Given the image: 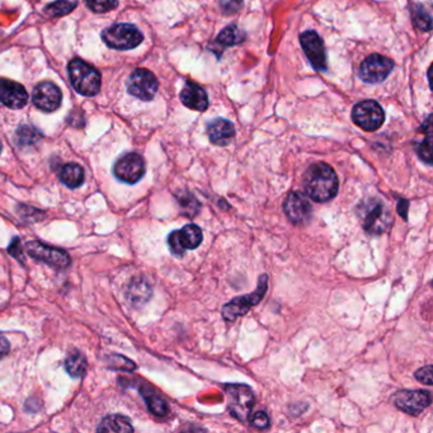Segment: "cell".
Instances as JSON below:
<instances>
[{"label":"cell","instance_id":"obj_1","mask_svg":"<svg viewBox=\"0 0 433 433\" xmlns=\"http://www.w3.org/2000/svg\"><path fill=\"white\" fill-rule=\"evenodd\" d=\"M304 187L306 195L316 202H328L337 196L340 180L333 168L325 163H316L304 175Z\"/></svg>","mask_w":433,"mask_h":433},{"label":"cell","instance_id":"obj_2","mask_svg":"<svg viewBox=\"0 0 433 433\" xmlns=\"http://www.w3.org/2000/svg\"><path fill=\"white\" fill-rule=\"evenodd\" d=\"M359 223L366 233L371 236H381L389 231L394 223V217L384 201L379 198H370L362 201L356 209Z\"/></svg>","mask_w":433,"mask_h":433},{"label":"cell","instance_id":"obj_3","mask_svg":"<svg viewBox=\"0 0 433 433\" xmlns=\"http://www.w3.org/2000/svg\"><path fill=\"white\" fill-rule=\"evenodd\" d=\"M68 70L70 81L78 93L87 97L98 93L100 89V74L97 69L83 62L81 59H74L69 62Z\"/></svg>","mask_w":433,"mask_h":433},{"label":"cell","instance_id":"obj_4","mask_svg":"<svg viewBox=\"0 0 433 433\" xmlns=\"http://www.w3.org/2000/svg\"><path fill=\"white\" fill-rule=\"evenodd\" d=\"M268 290V276L262 275L258 279V287L252 294L233 299L224 305L223 316L226 322H234L239 316H246L252 308L257 306Z\"/></svg>","mask_w":433,"mask_h":433},{"label":"cell","instance_id":"obj_5","mask_svg":"<svg viewBox=\"0 0 433 433\" xmlns=\"http://www.w3.org/2000/svg\"><path fill=\"white\" fill-rule=\"evenodd\" d=\"M228 396V409L230 415L241 422L249 421L255 403L253 390L244 384H229L225 386Z\"/></svg>","mask_w":433,"mask_h":433},{"label":"cell","instance_id":"obj_6","mask_svg":"<svg viewBox=\"0 0 433 433\" xmlns=\"http://www.w3.org/2000/svg\"><path fill=\"white\" fill-rule=\"evenodd\" d=\"M102 38L111 49L132 50L143 42L144 36L137 25L120 23L107 28Z\"/></svg>","mask_w":433,"mask_h":433},{"label":"cell","instance_id":"obj_7","mask_svg":"<svg viewBox=\"0 0 433 433\" xmlns=\"http://www.w3.org/2000/svg\"><path fill=\"white\" fill-rule=\"evenodd\" d=\"M352 120L362 130L372 132L379 130L384 124V110L376 100H364L353 107Z\"/></svg>","mask_w":433,"mask_h":433},{"label":"cell","instance_id":"obj_8","mask_svg":"<svg viewBox=\"0 0 433 433\" xmlns=\"http://www.w3.org/2000/svg\"><path fill=\"white\" fill-rule=\"evenodd\" d=\"M396 408L410 415H418L432 403V396L426 390H400L391 398Z\"/></svg>","mask_w":433,"mask_h":433},{"label":"cell","instance_id":"obj_9","mask_svg":"<svg viewBox=\"0 0 433 433\" xmlns=\"http://www.w3.org/2000/svg\"><path fill=\"white\" fill-rule=\"evenodd\" d=\"M204 239L202 230L196 224H188L180 230H175L168 236V244L175 255H182L186 250H192L201 246Z\"/></svg>","mask_w":433,"mask_h":433},{"label":"cell","instance_id":"obj_10","mask_svg":"<svg viewBox=\"0 0 433 433\" xmlns=\"http://www.w3.org/2000/svg\"><path fill=\"white\" fill-rule=\"evenodd\" d=\"M394 68V62L386 56L372 54L366 57L359 68V76L362 81L371 84H378L389 76Z\"/></svg>","mask_w":433,"mask_h":433},{"label":"cell","instance_id":"obj_11","mask_svg":"<svg viewBox=\"0 0 433 433\" xmlns=\"http://www.w3.org/2000/svg\"><path fill=\"white\" fill-rule=\"evenodd\" d=\"M113 174L118 180L134 185L145 174V161L137 153L122 155L113 167Z\"/></svg>","mask_w":433,"mask_h":433},{"label":"cell","instance_id":"obj_12","mask_svg":"<svg viewBox=\"0 0 433 433\" xmlns=\"http://www.w3.org/2000/svg\"><path fill=\"white\" fill-rule=\"evenodd\" d=\"M129 93L142 100H151L158 91L155 75L146 69H137L129 79Z\"/></svg>","mask_w":433,"mask_h":433},{"label":"cell","instance_id":"obj_13","mask_svg":"<svg viewBox=\"0 0 433 433\" xmlns=\"http://www.w3.org/2000/svg\"><path fill=\"white\" fill-rule=\"evenodd\" d=\"M286 216L289 217L291 223L295 225H304L309 223L313 215V206L308 197L299 191L289 193L286 198L285 204Z\"/></svg>","mask_w":433,"mask_h":433},{"label":"cell","instance_id":"obj_14","mask_svg":"<svg viewBox=\"0 0 433 433\" xmlns=\"http://www.w3.org/2000/svg\"><path fill=\"white\" fill-rule=\"evenodd\" d=\"M25 249H27V252H28L31 257L41 260V262H44V263L50 265V266L64 268V267H68L70 265V257L62 249L49 247L46 244L40 243V241H30V243H27Z\"/></svg>","mask_w":433,"mask_h":433},{"label":"cell","instance_id":"obj_15","mask_svg":"<svg viewBox=\"0 0 433 433\" xmlns=\"http://www.w3.org/2000/svg\"><path fill=\"white\" fill-rule=\"evenodd\" d=\"M300 44L314 69L318 71H325L327 55L322 38L319 37V35L314 31L304 32L300 36Z\"/></svg>","mask_w":433,"mask_h":433},{"label":"cell","instance_id":"obj_16","mask_svg":"<svg viewBox=\"0 0 433 433\" xmlns=\"http://www.w3.org/2000/svg\"><path fill=\"white\" fill-rule=\"evenodd\" d=\"M62 94L60 88L51 81H42L35 88L32 100L38 110L54 112L62 105Z\"/></svg>","mask_w":433,"mask_h":433},{"label":"cell","instance_id":"obj_17","mask_svg":"<svg viewBox=\"0 0 433 433\" xmlns=\"http://www.w3.org/2000/svg\"><path fill=\"white\" fill-rule=\"evenodd\" d=\"M27 100L28 93L22 84L6 78L0 79V102L3 105L12 110H19L27 105Z\"/></svg>","mask_w":433,"mask_h":433},{"label":"cell","instance_id":"obj_18","mask_svg":"<svg viewBox=\"0 0 433 433\" xmlns=\"http://www.w3.org/2000/svg\"><path fill=\"white\" fill-rule=\"evenodd\" d=\"M182 103L193 111L204 112L209 107V98L204 91L192 81H188L180 92Z\"/></svg>","mask_w":433,"mask_h":433},{"label":"cell","instance_id":"obj_19","mask_svg":"<svg viewBox=\"0 0 433 433\" xmlns=\"http://www.w3.org/2000/svg\"><path fill=\"white\" fill-rule=\"evenodd\" d=\"M207 134L211 143L225 146L236 137V127L228 120L216 118L209 124Z\"/></svg>","mask_w":433,"mask_h":433},{"label":"cell","instance_id":"obj_20","mask_svg":"<svg viewBox=\"0 0 433 433\" xmlns=\"http://www.w3.org/2000/svg\"><path fill=\"white\" fill-rule=\"evenodd\" d=\"M98 432H132L134 427L131 426L129 418L124 415H108L105 417L102 423L99 425Z\"/></svg>","mask_w":433,"mask_h":433},{"label":"cell","instance_id":"obj_21","mask_svg":"<svg viewBox=\"0 0 433 433\" xmlns=\"http://www.w3.org/2000/svg\"><path fill=\"white\" fill-rule=\"evenodd\" d=\"M60 180L69 188H78L84 182V171H83V168L79 164L69 163V164L62 168Z\"/></svg>","mask_w":433,"mask_h":433},{"label":"cell","instance_id":"obj_22","mask_svg":"<svg viewBox=\"0 0 433 433\" xmlns=\"http://www.w3.org/2000/svg\"><path fill=\"white\" fill-rule=\"evenodd\" d=\"M65 370L73 378H79L81 375H84V372L87 370L86 356L79 351L70 353L68 359H65Z\"/></svg>","mask_w":433,"mask_h":433},{"label":"cell","instance_id":"obj_23","mask_svg":"<svg viewBox=\"0 0 433 433\" xmlns=\"http://www.w3.org/2000/svg\"><path fill=\"white\" fill-rule=\"evenodd\" d=\"M244 40H246L244 32L241 31L236 25H229L220 32L216 41L224 46H234V45L241 44Z\"/></svg>","mask_w":433,"mask_h":433},{"label":"cell","instance_id":"obj_24","mask_svg":"<svg viewBox=\"0 0 433 433\" xmlns=\"http://www.w3.org/2000/svg\"><path fill=\"white\" fill-rule=\"evenodd\" d=\"M178 204H180V209L182 212L186 215V216L193 217L197 215L198 210H200V202L197 201V198L193 196L192 193H180L178 196Z\"/></svg>","mask_w":433,"mask_h":433},{"label":"cell","instance_id":"obj_25","mask_svg":"<svg viewBox=\"0 0 433 433\" xmlns=\"http://www.w3.org/2000/svg\"><path fill=\"white\" fill-rule=\"evenodd\" d=\"M17 139L21 146H31L37 143L41 139V135L35 127L31 126H21L17 131Z\"/></svg>","mask_w":433,"mask_h":433},{"label":"cell","instance_id":"obj_26","mask_svg":"<svg viewBox=\"0 0 433 433\" xmlns=\"http://www.w3.org/2000/svg\"><path fill=\"white\" fill-rule=\"evenodd\" d=\"M130 295L132 303H146L151 295V289L145 281L132 282Z\"/></svg>","mask_w":433,"mask_h":433},{"label":"cell","instance_id":"obj_27","mask_svg":"<svg viewBox=\"0 0 433 433\" xmlns=\"http://www.w3.org/2000/svg\"><path fill=\"white\" fill-rule=\"evenodd\" d=\"M145 400H146V405L148 409L154 415L158 417H164L168 415L167 403L164 402L161 399V396H155V394H145Z\"/></svg>","mask_w":433,"mask_h":433},{"label":"cell","instance_id":"obj_28","mask_svg":"<svg viewBox=\"0 0 433 433\" xmlns=\"http://www.w3.org/2000/svg\"><path fill=\"white\" fill-rule=\"evenodd\" d=\"M75 6H76V4L69 1V0H57L55 3L46 6L45 13L51 16V17H60V16L71 12Z\"/></svg>","mask_w":433,"mask_h":433},{"label":"cell","instance_id":"obj_29","mask_svg":"<svg viewBox=\"0 0 433 433\" xmlns=\"http://www.w3.org/2000/svg\"><path fill=\"white\" fill-rule=\"evenodd\" d=\"M415 23L420 30L422 31H431V27H432V22H431V17L423 8L421 6H417L415 9Z\"/></svg>","mask_w":433,"mask_h":433},{"label":"cell","instance_id":"obj_30","mask_svg":"<svg viewBox=\"0 0 433 433\" xmlns=\"http://www.w3.org/2000/svg\"><path fill=\"white\" fill-rule=\"evenodd\" d=\"M87 6L93 12H110L117 6V0H87Z\"/></svg>","mask_w":433,"mask_h":433},{"label":"cell","instance_id":"obj_31","mask_svg":"<svg viewBox=\"0 0 433 433\" xmlns=\"http://www.w3.org/2000/svg\"><path fill=\"white\" fill-rule=\"evenodd\" d=\"M418 155L422 161H426L427 164L432 163V142H431V132H427L426 140L418 146Z\"/></svg>","mask_w":433,"mask_h":433},{"label":"cell","instance_id":"obj_32","mask_svg":"<svg viewBox=\"0 0 433 433\" xmlns=\"http://www.w3.org/2000/svg\"><path fill=\"white\" fill-rule=\"evenodd\" d=\"M250 425L253 426L254 428H257V429H267V428L270 427V418H268V415H266V412H263V410H260V412H257V413H254L252 415V418H250Z\"/></svg>","mask_w":433,"mask_h":433},{"label":"cell","instance_id":"obj_33","mask_svg":"<svg viewBox=\"0 0 433 433\" xmlns=\"http://www.w3.org/2000/svg\"><path fill=\"white\" fill-rule=\"evenodd\" d=\"M241 0H220V8L224 14H236L241 8Z\"/></svg>","mask_w":433,"mask_h":433},{"label":"cell","instance_id":"obj_34","mask_svg":"<svg viewBox=\"0 0 433 433\" xmlns=\"http://www.w3.org/2000/svg\"><path fill=\"white\" fill-rule=\"evenodd\" d=\"M415 379L421 381L422 384L432 385V365L425 366L415 372Z\"/></svg>","mask_w":433,"mask_h":433},{"label":"cell","instance_id":"obj_35","mask_svg":"<svg viewBox=\"0 0 433 433\" xmlns=\"http://www.w3.org/2000/svg\"><path fill=\"white\" fill-rule=\"evenodd\" d=\"M9 342L6 340V337L3 335H0V359H3L4 356L8 354L9 352Z\"/></svg>","mask_w":433,"mask_h":433},{"label":"cell","instance_id":"obj_36","mask_svg":"<svg viewBox=\"0 0 433 433\" xmlns=\"http://www.w3.org/2000/svg\"><path fill=\"white\" fill-rule=\"evenodd\" d=\"M409 202L407 200H400L399 201V204H398V209H399V214H400V216L404 217L405 220L408 219L407 216V209H408Z\"/></svg>","mask_w":433,"mask_h":433},{"label":"cell","instance_id":"obj_37","mask_svg":"<svg viewBox=\"0 0 433 433\" xmlns=\"http://www.w3.org/2000/svg\"><path fill=\"white\" fill-rule=\"evenodd\" d=\"M0 153H1V144H0Z\"/></svg>","mask_w":433,"mask_h":433}]
</instances>
